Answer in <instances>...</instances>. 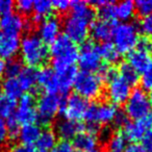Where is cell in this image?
<instances>
[{
	"label": "cell",
	"mask_w": 152,
	"mask_h": 152,
	"mask_svg": "<svg viewBox=\"0 0 152 152\" xmlns=\"http://www.w3.org/2000/svg\"><path fill=\"white\" fill-rule=\"evenodd\" d=\"M126 139L122 132L113 133L107 142V149L110 152H123L126 148Z\"/></svg>",
	"instance_id": "33"
},
{
	"label": "cell",
	"mask_w": 152,
	"mask_h": 152,
	"mask_svg": "<svg viewBox=\"0 0 152 152\" xmlns=\"http://www.w3.org/2000/svg\"><path fill=\"white\" fill-rule=\"evenodd\" d=\"M14 117L20 125L32 124L38 120L36 101L31 94L25 93L20 97Z\"/></svg>",
	"instance_id": "12"
},
{
	"label": "cell",
	"mask_w": 152,
	"mask_h": 152,
	"mask_svg": "<svg viewBox=\"0 0 152 152\" xmlns=\"http://www.w3.org/2000/svg\"><path fill=\"white\" fill-rule=\"evenodd\" d=\"M20 51V39L18 36L0 31V58L13 59Z\"/></svg>",
	"instance_id": "15"
},
{
	"label": "cell",
	"mask_w": 152,
	"mask_h": 152,
	"mask_svg": "<svg viewBox=\"0 0 152 152\" xmlns=\"http://www.w3.org/2000/svg\"><path fill=\"white\" fill-rule=\"evenodd\" d=\"M37 85L46 94H53L58 95V83H57L56 74L52 68L44 67L38 70V79Z\"/></svg>",
	"instance_id": "16"
},
{
	"label": "cell",
	"mask_w": 152,
	"mask_h": 152,
	"mask_svg": "<svg viewBox=\"0 0 152 152\" xmlns=\"http://www.w3.org/2000/svg\"><path fill=\"white\" fill-rule=\"evenodd\" d=\"M75 94L86 100H95L101 96L103 91V80L98 74L91 72H79L73 83Z\"/></svg>",
	"instance_id": "6"
},
{
	"label": "cell",
	"mask_w": 152,
	"mask_h": 152,
	"mask_svg": "<svg viewBox=\"0 0 152 152\" xmlns=\"http://www.w3.org/2000/svg\"><path fill=\"white\" fill-rule=\"evenodd\" d=\"M23 89L24 93L29 92L36 88L38 79V70L32 67H23L21 73L17 77Z\"/></svg>",
	"instance_id": "24"
},
{
	"label": "cell",
	"mask_w": 152,
	"mask_h": 152,
	"mask_svg": "<svg viewBox=\"0 0 152 152\" xmlns=\"http://www.w3.org/2000/svg\"><path fill=\"white\" fill-rule=\"evenodd\" d=\"M97 144L98 137L96 135V133L92 132L90 130H83L73 139V145L72 146L77 151L88 152L90 150L95 149Z\"/></svg>",
	"instance_id": "20"
},
{
	"label": "cell",
	"mask_w": 152,
	"mask_h": 152,
	"mask_svg": "<svg viewBox=\"0 0 152 152\" xmlns=\"http://www.w3.org/2000/svg\"><path fill=\"white\" fill-rule=\"evenodd\" d=\"M10 139L9 137V131H7V127L5 122L0 119V146H3L7 143V140Z\"/></svg>",
	"instance_id": "44"
},
{
	"label": "cell",
	"mask_w": 152,
	"mask_h": 152,
	"mask_svg": "<svg viewBox=\"0 0 152 152\" xmlns=\"http://www.w3.org/2000/svg\"><path fill=\"white\" fill-rule=\"evenodd\" d=\"M49 54L52 58V69L54 72L61 71L72 66L78 59V48L65 34H59L49 49Z\"/></svg>",
	"instance_id": "1"
},
{
	"label": "cell",
	"mask_w": 152,
	"mask_h": 152,
	"mask_svg": "<svg viewBox=\"0 0 152 152\" xmlns=\"http://www.w3.org/2000/svg\"><path fill=\"white\" fill-rule=\"evenodd\" d=\"M78 65L81 71L94 73L102 67V59L97 52L96 46L91 41H86L78 50Z\"/></svg>",
	"instance_id": "10"
},
{
	"label": "cell",
	"mask_w": 152,
	"mask_h": 152,
	"mask_svg": "<svg viewBox=\"0 0 152 152\" xmlns=\"http://www.w3.org/2000/svg\"><path fill=\"white\" fill-rule=\"evenodd\" d=\"M137 29L146 37H152V15L142 18L137 26Z\"/></svg>",
	"instance_id": "38"
},
{
	"label": "cell",
	"mask_w": 152,
	"mask_h": 152,
	"mask_svg": "<svg viewBox=\"0 0 152 152\" xmlns=\"http://www.w3.org/2000/svg\"><path fill=\"white\" fill-rule=\"evenodd\" d=\"M61 24L58 18L47 17L39 24L38 36L45 44H51L61 34Z\"/></svg>",
	"instance_id": "14"
},
{
	"label": "cell",
	"mask_w": 152,
	"mask_h": 152,
	"mask_svg": "<svg viewBox=\"0 0 152 152\" xmlns=\"http://www.w3.org/2000/svg\"><path fill=\"white\" fill-rule=\"evenodd\" d=\"M141 122L143 123V125L145 126V128L148 131L152 130V113L148 114L147 116H145L143 119H141Z\"/></svg>",
	"instance_id": "50"
},
{
	"label": "cell",
	"mask_w": 152,
	"mask_h": 152,
	"mask_svg": "<svg viewBox=\"0 0 152 152\" xmlns=\"http://www.w3.org/2000/svg\"><path fill=\"white\" fill-rule=\"evenodd\" d=\"M41 133H42L41 126H39L36 123H32V124L22 125V127L20 128L18 137H19L21 144L32 146L38 142Z\"/></svg>",
	"instance_id": "23"
},
{
	"label": "cell",
	"mask_w": 152,
	"mask_h": 152,
	"mask_svg": "<svg viewBox=\"0 0 152 152\" xmlns=\"http://www.w3.org/2000/svg\"><path fill=\"white\" fill-rule=\"evenodd\" d=\"M125 114L133 121L143 119L151 113V104L147 93L143 89L135 88L132 90L125 103Z\"/></svg>",
	"instance_id": "7"
},
{
	"label": "cell",
	"mask_w": 152,
	"mask_h": 152,
	"mask_svg": "<svg viewBox=\"0 0 152 152\" xmlns=\"http://www.w3.org/2000/svg\"><path fill=\"white\" fill-rule=\"evenodd\" d=\"M88 152H103V151H102V150H100V149H98V148H95V149L90 150V151H88Z\"/></svg>",
	"instance_id": "53"
},
{
	"label": "cell",
	"mask_w": 152,
	"mask_h": 152,
	"mask_svg": "<svg viewBox=\"0 0 152 152\" xmlns=\"http://www.w3.org/2000/svg\"><path fill=\"white\" fill-rule=\"evenodd\" d=\"M151 49H152V41H151Z\"/></svg>",
	"instance_id": "55"
},
{
	"label": "cell",
	"mask_w": 152,
	"mask_h": 152,
	"mask_svg": "<svg viewBox=\"0 0 152 152\" xmlns=\"http://www.w3.org/2000/svg\"><path fill=\"white\" fill-rule=\"evenodd\" d=\"M9 152H36L32 146H27L24 144H16L10 148Z\"/></svg>",
	"instance_id": "47"
},
{
	"label": "cell",
	"mask_w": 152,
	"mask_h": 152,
	"mask_svg": "<svg viewBox=\"0 0 152 152\" xmlns=\"http://www.w3.org/2000/svg\"><path fill=\"white\" fill-rule=\"evenodd\" d=\"M56 144L57 137L55 132L50 129H46V130L42 131L36 145L39 152H49L56 146Z\"/></svg>",
	"instance_id": "26"
},
{
	"label": "cell",
	"mask_w": 152,
	"mask_h": 152,
	"mask_svg": "<svg viewBox=\"0 0 152 152\" xmlns=\"http://www.w3.org/2000/svg\"><path fill=\"white\" fill-rule=\"evenodd\" d=\"M98 15L100 17V20L107 22H114V20H116L115 3L112 2V1H104L103 4L98 7Z\"/></svg>",
	"instance_id": "34"
},
{
	"label": "cell",
	"mask_w": 152,
	"mask_h": 152,
	"mask_svg": "<svg viewBox=\"0 0 152 152\" xmlns=\"http://www.w3.org/2000/svg\"><path fill=\"white\" fill-rule=\"evenodd\" d=\"M113 123L118 127H124L125 125L128 123V117L126 116V114H125L124 112L118 110V113H117Z\"/></svg>",
	"instance_id": "46"
},
{
	"label": "cell",
	"mask_w": 152,
	"mask_h": 152,
	"mask_svg": "<svg viewBox=\"0 0 152 152\" xmlns=\"http://www.w3.org/2000/svg\"><path fill=\"white\" fill-rule=\"evenodd\" d=\"M93 22L80 16L70 14L64 21V32L73 43L86 42L90 34V26Z\"/></svg>",
	"instance_id": "9"
},
{
	"label": "cell",
	"mask_w": 152,
	"mask_h": 152,
	"mask_svg": "<svg viewBox=\"0 0 152 152\" xmlns=\"http://www.w3.org/2000/svg\"><path fill=\"white\" fill-rule=\"evenodd\" d=\"M20 53L22 61L27 67L37 68L43 66L49 57V49L36 34H27L20 40Z\"/></svg>",
	"instance_id": "3"
},
{
	"label": "cell",
	"mask_w": 152,
	"mask_h": 152,
	"mask_svg": "<svg viewBox=\"0 0 152 152\" xmlns=\"http://www.w3.org/2000/svg\"><path fill=\"white\" fill-rule=\"evenodd\" d=\"M5 71V61L0 58V79L2 78Z\"/></svg>",
	"instance_id": "51"
},
{
	"label": "cell",
	"mask_w": 152,
	"mask_h": 152,
	"mask_svg": "<svg viewBox=\"0 0 152 152\" xmlns=\"http://www.w3.org/2000/svg\"><path fill=\"white\" fill-rule=\"evenodd\" d=\"M140 81H141L144 91H151L152 90V58L147 68L142 72L141 76H140Z\"/></svg>",
	"instance_id": "36"
},
{
	"label": "cell",
	"mask_w": 152,
	"mask_h": 152,
	"mask_svg": "<svg viewBox=\"0 0 152 152\" xmlns=\"http://www.w3.org/2000/svg\"><path fill=\"white\" fill-rule=\"evenodd\" d=\"M85 126L80 122H75V121L63 119L59 120L55 124V134L63 139V141H70L73 140L79 132L83 130Z\"/></svg>",
	"instance_id": "17"
},
{
	"label": "cell",
	"mask_w": 152,
	"mask_h": 152,
	"mask_svg": "<svg viewBox=\"0 0 152 152\" xmlns=\"http://www.w3.org/2000/svg\"><path fill=\"white\" fill-rule=\"evenodd\" d=\"M53 10L59 12V13H66L71 7V2L68 0H54L52 1Z\"/></svg>",
	"instance_id": "41"
},
{
	"label": "cell",
	"mask_w": 152,
	"mask_h": 152,
	"mask_svg": "<svg viewBox=\"0 0 152 152\" xmlns=\"http://www.w3.org/2000/svg\"><path fill=\"white\" fill-rule=\"evenodd\" d=\"M97 52L99 54L100 58L105 61L108 64H116L120 61L121 54L118 52L115 46L113 45V43L105 42L101 43L100 45L96 46Z\"/></svg>",
	"instance_id": "25"
},
{
	"label": "cell",
	"mask_w": 152,
	"mask_h": 152,
	"mask_svg": "<svg viewBox=\"0 0 152 152\" xmlns=\"http://www.w3.org/2000/svg\"><path fill=\"white\" fill-rule=\"evenodd\" d=\"M63 103L64 100H61L59 95L46 93L41 95L36 104L38 120H40L42 124L48 125L54 120L56 115L61 113Z\"/></svg>",
	"instance_id": "8"
},
{
	"label": "cell",
	"mask_w": 152,
	"mask_h": 152,
	"mask_svg": "<svg viewBox=\"0 0 152 152\" xmlns=\"http://www.w3.org/2000/svg\"><path fill=\"white\" fill-rule=\"evenodd\" d=\"M112 135H113V131L110 127L107 126L102 127L101 129L98 130V141H101L102 143H107Z\"/></svg>",
	"instance_id": "45"
},
{
	"label": "cell",
	"mask_w": 152,
	"mask_h": 152,
	"mask_svg": "<svg viewBox=\"0 0 152 152\" xmlns=\"http://www.w3.org/2000/svg\"><path fill=\"white\" fill-rule=\"evenodd\" d=\"M147 131L148 130L145 128L141 120H137L127 123L124 126L122 133L126 139V141H129L131 143H139L141 140L144 139Z\"/></svg>",
	"instance_id": "22"
},
{
	"label": "cell",
	"mask_w": 152,
	"mask_h": 152,
	"mask_svg": "<svg viewBox=\"0 0 152 152\" xmlns=\"http://www.w3.org/2000/svg\"><path fill=\"white\" fill-rule=\"evenodd\" d=\"M5 124H7V131H9V137L11 139L18 137V134H19V131L21 127H20V123L16 120L15 117L12 116L11 118L7 119V122Z\"/></svg>",
	"instance_id": "39"
},
{
	"label": "cell",
	"mask_w": 152,
	"mask_h": 152,
	"mask_svg": "<svg viewBox=\"0 0 152 152\" xmlns=\"http://www.w3.org/2000/svg\"><path fill=\"white\" fill-rule=\"evenodd\" d=\"M17 108V100L0 93V119H9L14 116Z\"/></svg>",
	"instance_id": "30"
},
{
	"label": "cell",
	"mask_w": 152,
	"mask_h": 152,
	"mask_svg": "<svg viewBox=\"0 0 152 152\" xmlns=\"http://www.w3.org/2000/svg\"><path fill=\"white\" fill-rule=\"evenodd\" d=\"M102 80L106 81V96L114 105L126 103L131 93V87L121 78L115 68L102 66L99 70Z\"/></svg>",
	"instance_id": "2"
},
{
	"label": "cell",
	"mask_w": 152,
	"mask_h": 152,
	"mask_svg": "<svg viewBox=\"0 0 152 152\" xmlns=\"http://www.w3.org/2000/svg\"><path fill=\"white\" fill-rule=\"evenodd\" d=\"M0 152H3V151H2V150H0Z\"/></svg>",
	"instance_id": "56"
},
{
	"label": "cell",
	"mask_w": 152,
	"mask_h": 152,
	"mask_svg": "<svg viewBox=\"0 0 152 152\" xmlns=\"http://www.w3.org/2000/svg\"><path fill=\"white\" fill-rule=\"evenodd\" d=\"M123 152H147L142 144L140 143H130L126 145V148Z\"/></svg>",
	"instance_id": "48"
},
{
	"label": "cell",
	"mask_w": 152,
	"mask_h": 152,
	"mask_svg": "<svg viewBox=\"0 0 152 152\" xmlns=\"http://www.w3.org/2000/svg\"><path fill=\"white\" fill-rule=\"evenodd\" d=\"M118 74L130 87L135 86L140 81V74L127 63H121L119 66Z\"/></svg>",
	"instance_id": "31"
},
{
	"label": "cell",
	"mask_w": 152,
	"mask_h": 152,
	"mask_svg": "<svg viewBox=\"0 0 152 152\" xmlns=\"http://www.w3.org/2000/svg\"><path fill=\"white\" fill-rule=\"evenodd\" d=\"M22 69H23V65L21 64V61L18 59H11L5 64V71L4 74L7 75V77H18L19 74L21 73Z\"/></svg>",
	"instance_id": "35"
},
{
	"label": "cell",
	"mask_w": 152,
	"mask_h": 152,
	"mask_svg": "<svg viewBox=\"0 0 152 152\" xmlns=\"http://www.w3.org/2000/svg\"><path fill=\"white\" fill-rule=\"evenodd\" d=\"M71 10L72 13L74 15L80 16L83 18L90 20L91 22H94L95 20V11L94 9L86 1H79V0H75L73 2H71Z\"/></svg>",
	"instance_id": "29"
},
{
	"label": "cell",
	"mask_w": 152,
	"mask_h": 152,
	"mask_svg": "<svg viewBox=\"0 0 152 152\" xmlns=\"http://www.w3.org/2000/svg\"><path fill=\"white\" fill-rule=\"evenodd\" d=\"M134 2L131 0L120 1L115 4V16L116 19L121 20L122 22H128L134 15Z\"/></svg>",
	"instance_id": "27"
},
{
	"label": "cell",
	"mask_w": 152,
	"mask_h": 152,
	"mask_svg": "<svg viewBox=\"0 0 152 152\" xmlns=\"http://www.w3.org/2000/svg\"><path fill=\"white\" fill-rule=\"evenodd\" d=\"M142 145L145 147L147 152H152V130L147 131L143 139V144Z\"/></svg>",
	"instance_id": "49"
},
{
	"label": "cell",
	"mask_w": 152,
	"mask_h": 152,
	"mask_svg": "<svg viewBox=\"0 0 152 152\" xmlns=\"http://www.w3.org/2000/svg\"><path fill=\"white\" fill-rule=\"evenodd\" d=\"M88 106H89L88 100L83 99L77 94H72L68 97L67 100L64 101L61 113L65 117V119L79 122L80 120L85 119Z\"/></svg>",
	"instance_id": "11"
},
{
	"label": "cell",
	"mask_w": 152,
	"mask_h": 152,
	"mask_svg": "<svg viewBox=\"0 0 152 152\" xmlns=\"http://www.w3.org/2000/svg\"><path fill=\"white\" fill-rule=\"evenodd\" d=\"M118 110L116 105L110 102H97L89 104L85 115V120L89 124V130L96 133L99 130L100 125L113 123Z\"/></svg>",
	"instance_id": "5"
},
{
	"label": "cell",
	"mask_w": 152,
	"mask_h": 152,
	"mask_svg": "<svg viewBox=\"0 0 152 152\" xmlns=\"http://www.w3.org/2000/svg\"><path fill=\"white\" fill-rule=\"evenodd\" d=\"M74 152H80V151H77V150H74Z\"/></svg>",
	"instance_id": "54"
},
{
	"label": "cell",
	"mask_w": 152,
	"mask_h": 152,
	"mask_svg": "<svg viewBox=\"0 0 152 152\" xmlns=\"http://www.w3.org/2000/svg\"><path fill=\"white\" fill-rule=\"evenodd\" d=\"M114 26L113 22L97 20V21H94L90 26V34L94 41L101 43L108 42V40L112 38Z\"/></svg>",
	"instance_id": "19"
},
{
	"label": "cell",
	"mask_w": 152,
	"mask_h": 152,
	"mask_svg": "<svg viewBox=\"0 0 152 152\" xmlns=\"http://www.w3.org/2000/svg\"><path fill=\"white\" fill-rule=\"evenodd\" d=\"M1 88L3 94L14 99H17L18 97H21L23 94H25L17 77H7L1 83Z\"/></svg>",
	"instance_id": "28"
},
{
	"label": "cell",
	"mask_w": 152,
	"mask_h": 152,
	"mask_svg": "<svg viewBox=\"0 0 152 152\" xmlns=\"http://www.w3.org/2000/svg\"><path fill=\"white\" fill-rule=\"evenodd\" d=\"M77 69L75 66H72L67 69H64L61 71L55 72L57 78V83H58V93L66 95L68 92L73 87L74 80L77 75Z\"/></svg>",
	"instance_id": "21"
},
{
	"label": "cell",
	"mask_w": 152,
	"mask_h": 152,
	"mask_svg": "<svg viewBox=\"0 0 152 152\" xmlns=\"http://www.w3.org/2000/svg\"><path fill=\"white\" fill-rule=\"evenodd\" d=\"M32 11L34 12V16L45 19L47 17H50L51 13L53 11L52 1L49 0H37L34 1V9Z\"/></svg>",
	"instance_id": "32"
},
{
	"label": "cell",
	"mask_w": 152,
	"mask_h": 152,
	"mask_svg": "<svg viewBox=\"0 0 152 152\" xmlns=\"http://www.w3.org/2000/svg\"><path fill=\"white\" fill-rule=\"evenodd\" d=\"M149 101H150V104H151V107H152V90L150 91V94H149Z\"/></svg>",
	"instance_id": "52"
},
{
	"label": "cell",
	"mask_w": 152,
	"mask_h": 152,
	"mask_svg": "<svg viewBox=\"0 0 152 152\" xmlns=\"http://www.w3.org/2000/svg\"><path fill=\"white\" fill-rule=\"evenodd\" d=\"M15 5L20 15H26V14H29L32 12L34 1H31V0H19L16 2Z\"/></svg>",
	"instance_id": "40"
},
{
	"label": "cell",
	"mask_w": 152,
	"mask_h": 152,
	"mask_svg": "<svg viewBox=\"0 0 152 152\" xmlns=\"http://www.w3.org/2000/svg\"><path fill=\"white\" fill-rule=\"evenodd\" d=\"M51 152H74V148L69 142L61 141L56 144V146L51 150Z\"/></svg>",
	"instance_id": "43"
},
{
	"label": "cell",
	"mask_w": 152,
	"mask_h": 152,
	"mask_svg": "<svg viewBox=\"0 0 152 152\" xmlns=\"http://www.w3.org/2000/svg\"><path fill=\"white\" fill-rule=\"evenodd\" d=\"M15 3L11 0H0V15L5 16L12 13Z\"/></svg>",
	"instance_id": "42"
},
{
	"label": "cell",
	"mask_w": 152,
	"mask_h": 152,
	"mask_svg": "<svg viewBox=\"0 0 152 152\" xmlns=\"http://www.w3.org/2000/svg\"><path fill=\"white\" fill-rule=\"evenodd\" d=\"M113 45L120 54L127 53L137 47L140 40L137 26L130 22H122L114 26L113 29Z\"/></svg>",
	"instance_id": "4"
},
{
	"label": "cell",
	"mask_w": 152,
	"mask_h": 152,
	"mask_svg": "<svg viewBox=\"0 0 152 152\" xmlns=\"http://www.w3.org/2000/svg\"><path fill=\"white\" fill-rule=\"evenodd\" d=\"M151 57H150L149 50L135 47L133 50L127 54V64L130 65L137 73H142L149 65Z\"/></svg>",
	"instance_id": "18"
},
{
	"label": "cell",
	"mask_w": 152,
	"mask_h": 152,
	"mask_svg": "<svg viewBox=\"0 0 152 152\" xmlns=\"http://www.w3.org/2000/svg\"><path fill=\"white\" fill-rule=\"evenodd\" d=\"M0 28L2 32L19 37L21 32L29 28V23L19 13H11L0 19Z\"/></svg>",
	"instance_id": "13"
},
{
	"label": "cell",
	"mask_w": 152,
	"mask_h": 152,
	"mask_svg": "<svg viewBox=\"0 0 152 152\" xmlns=\"http://www.w3.org/2000/svg\"><path fill=\"white\" fill-rule=\"evenodd\" d=\"M134 9L142 18L152 15V0H137L134 2Z\"/></svg>",
	"instance_id": "37"
}]
</instances>
